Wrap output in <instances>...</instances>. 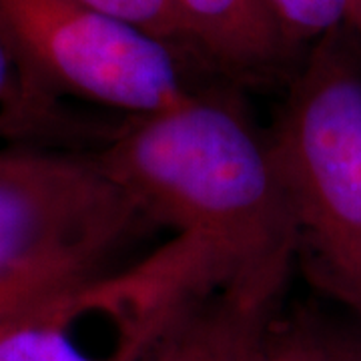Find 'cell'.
<instances>
[{
  "label": "cell",
  "instance_id": "cell-11",
  "mask_svg": "<svg viewBox=\"0 0 361 361\" xmlns=\"http://www.w3.org/2000/svg\"><path fill=\"white\" fill-rule=\"evenodd\" d=\"M101 13L141 28L175 49H189L191 42L175 0H80Z\"/></svg>",
  "mask_w": 361,
  "mask_h": 361
},
{
  "label": "cell",
  "instance_id": "cell-14",
  "mask_svg": "<svg viewBox=\"0 0 361 361\" xmlns=\"http://www.w3.org/2000/svg\"><path fill=\"white\" fill-rule=\"evenodd\" d=\"M351 26H353L355 30H360L361 32V0H357V6H355V14H353Z\"/></svg>",
  "mask_w": 361,
  "mask_h": 361
},
{
  "label": "cell",
  "instance_id": "cell-2",
  "mask_svg": "<svg viewBox=\"0 0 361 361\" xmlns=\"http://www.w3.org/2000/svg\"><path fill=\"white\" fill-rule=\"evenodd\" d=\"M349 28L311 47L269 139L297 263L361 322V51Z\"/></svg>",
  "mask_w": 361,
  "mask_h": 361
},
{
  "label": "cell",
  "instance_id": "cell-5",
  "mask_svg": "<svg viewBox=\"0 0 361 361\" xmlns=\"http://www.w3.org/2000/svg\"><path fill=\"white\" fill-rule=\"evenodd\" d=\"M141 219L94 151L0 149V277L65 255H115Z\"/></svg>",
  "mask_w": 361,
  "mask_h": 361
},
{
  "label": "cell",
  "instance_id": "cell-6",
  "mask_svg": "<svg viewBox=\"0 0 361 361\" xmlns=\"http://www.w3.org/2000/svg\"><path fill=\"white\" fill-rule=\"evenodd\" d=\"M293 263L225 275L173 325L147 361H261Z\"/></svg>",
  "mask_w": 361,
  "mask_h": 361
},
{
  "label": "cell",
  "instance_id": "cell-4",
  "mask_svg": "<svg viewBox=\"0 0 361 361\" xmlns=\"http://www.w3.org/2000/svg\"><path fill=\"white\" fill-rule=\"evenodd\" d=\"M0 30L66 99L147 116L193 92L179 49L80 0H0Z\"/></svg>",
  "mask_w": 361,
  "mask_h": 361
},
{
  "label": "cell",
  "instance_id": "cell-12",
  "mask_svg": "<svg viewBox=\"0 0 361 361\" xmlns=\"http://www.w3.org/2000/svg\"><path fill=\"white\" fill-rule=\"evenodd\" d=\"M261 361H331L319 319L305 315L293 319L279 317L271 329Z\"/></svg>",
  "mask_w": 361,
  "mask_h": 361
},
{
  "label": "cell",
  "instance_id": "cell-1",
  "mask_svg": "<svg viewBox=\"0 0 361 361\" xmlns=\"http://www.w3.org/2000/svg\"><path fill=\"white\" fill-rule=\"evenodd\" d=\"M113 133L94 151L145 219L207 241L235 271L297 263L295 225L269 137L221 94Z\"/></svg>",
  "mask_w": 361,
  "mask_h": 361
},
{
  "label": "cell",
  "instance_id": "cell-7",
  "mask_svg": "<svg viewBox=\"0 0 361 361\" xmlns=\"http://www.w3.org/2000/svg\"><path fill=\"white\" fill-rule=\"evenodd\" d=\"M191 49L237 77L263 78L295 51L263 0H175Z\"/></svg>",
  "mask_w": 361,
  "mask_h": 361
},
{
  "label": "cell",
  "instance_id": "cell-13",
  "mask_svg": "<svg viewBox=\"0 0 361 361\" xmlns=\"http://www.w3.org/2000/svg\"><path fill=\"white\" fill-rule=\"evenodd\" d=\"M322 327L325 348L331 361H361V322L323 323Z\"/></svg>",
  "mask_w": 361,
  "mask_h": 361
},
{
  "label": "cell",
  "instance_id": "cell-9",
  "mask_svg": "<svg viewBox=\"0 0 361 361\" xmlns=\"http://www.w3.org/2000/svg\"><path fill=\"white\" fill-rule=\"evenodd\" d=\"M111 257L101 253L65 255L0 277V334L65 289L106 269Z\"/></svg>",
  "mask_w": 361,
  "mask_h": 361
},
{
  "label": "cell",
  "instance_id": "cell-3",
  "mask_svg": "<svg viewBox=\"0 0 361 361\" xmlns=\"http://www.w3.org/2000/svg\"><path fill=\"white\" fill-rule=\"evenodd\" d=\"M233 271L207 241L175 233L13 323L0 334V361H147L195 299Z\"/></svg>",
  "mask_w": 361,
  "mask_h": 361
},
{
  "label": "cell",
  "instance_id": "cell-10",
  "mask_svg": "<svg viewBox=\"0 0 361 361\" xmlns=\"http://www.w3.org/2000/svg\"><path fill=\"white\" fill-rule=\"evenodd\" d=\"M287 42L311 47L339 26H351L357 0H263Z\"/></svg>",
  "mask_w": 361,
  "mask_h": 361
},
{
  "label": "cell",
  "instance_id": "cell-8",
  "mask_svg": "<svg viewBox=\"0 0 361 361\" xmlns=\"http://www.w3.org/2000/svg\"><path fill=\"white\" fill-rule=\"evenodd\" d=\"M65 101L0 30V141L77 149L90 127Z\"/></svg>",
  "mask_w": 361,
  "mask_h": 361
}]
</instances>
